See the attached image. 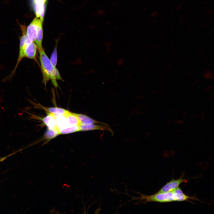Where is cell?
<instances>
[{
    "instance_id": "cell-1",
    "label": "cell",
    "mask_w": 214,
    "mask_h": 214,
    "mask_svg": "<svg viewBox=\"0 0 214 214\" xmlns=\"http://www.w3.org/2000/svg\"><path fill=\"white\" fill-rule=\"evenodd\" d=\"M140 195L139 197H132V200H138L139 204L154 202L167 203L175 201H190V199L199 200L193 197L189 196L178 187L174 191L163 193L156 192L151 195H146L137 192Z\"/></svg>"
},
{
    "instance_id": "cell-11",
    "label": "cell",
    "mask_w": 214,
    "mask_h": 214,
    "mask_svg": "<svg viewBox=\"0 0 214 214\" xmlns=\"http://www.w3.org/2000/svg\"><path fill=\"white\" fill-rule=\"evenodd\" d=\"M43 108L44 110L48 112L56 115H65L68 111L64 109L57 107H43Z\"/></svg>"
},
{
    "instance_id": "cell-15",
    "label": "cell",
    "mask_w": 214,
    "mask_h": 214,
    "mask_svg": "<svg viewBox=\"0 0 214 214\" xmlns=\"http://www.w3.org/2000/svg\"><path fill=\"white\" fill-rule=\"evenodd\" d=\"M57 48L56 47V46L51 55L50 59L53 65L55 67H56L57 64Z\"/></svg>"
},
{
    "instance_id": "cell-5",
    "label": "cell",
    "mask_w": 214,
    "mask_h": 214,
    "mask_svg": "<svg viewBox=\"0 0 214 214\" xmlns=\"http://www.w3.org/2000/svg\"><path fill=\"white\" fill-rule=\"evenodd\" d=\"M183 174L178 179L174 178L170 180L164 185L157 192L163 193L174 191L179 187V185L183 182H187V180L183 178Z\"/></svg>"
},
{
    "instance_id": "cell-18",
    "label": "cell",
    "mask_w": 214,
    "mask_h": 214,
    "mask_svg": "<svg viewBox=\"0 0 214 214\" xmlns=\"http://www.w3.org/2000/svg\"><path fill=\"white\" fill-rule=\"evenodd\" d=\"M123 62V61H122V59L121 60H121L119 61L118 62V64L119 65L120 63V65L122 64H122Z\"/></svg>"
},
{
    "instance_id": "cell-8",
    "label": "cell",
    "mask_w": 214,
    "mask_h": 214,
    "mask_svg": "<svg viewBox=\"0 0 214 214\" xmlns=\"http://www.w3.org/2000/svg\"><path fill=\"white\" fill-rule=\"evenodd\" d=\"M41 120L48 129L59 131L57 125L56 115L48 112L47 115Z\"/></svg>"
},
{
    "instance_id": "cell-17",
    "label": "cell",
    "mask_w": 214,
    "mask_h": 214,
    "mask_svg": "<svg viewBox=\"0 0 214 214\" xmlns=\"http://www.w3.org/2000/svg\"><path fill=\"white\" fill-rule=\"evenodd\" d=\"M174 122L176 123H177L178 124H183L184 123V121L182 120H175L174 121Z\"/></svg>"
},
{
    "instance_id": "cell-9",
    "label": "cell",
    "mask_w": 214,
    "mask_h": 214,
    "mask_svg": "<svg viewBox=\"0 0 214 214\" xmlns=\"http://www.w3.org/2000/svg\"><path fill=\"white\" fill-rule=\"evenodd\" d=\"M75 114L79 120L80 124H81L88 125L96 123L103 124H106L96 121L84 114Z\"/></svg>"
},
{
    "instance_id": "cell-4",
    "label": "cell",
    "mask_w": 214,
    "mask_h": 214,
    "mask_svg": "<svg viewBox=\"0 0 214 214\" xmlns=\"http://www.w3.org/2000/svg\"><path fill=\"white\" fill-rule=\"evenodd\" d=\"M22 35L20 38L19 53L17 63L15 68L10 74L7 77V80L10 79L13 76L21 60L24 58L23 54L24 48L25 45L29 38L26 34V32L24 31L22 32Z\"/></svg>"
},
{
    "instance_id": "cell-3",
    "label": "cell",
    "mask_w": 214,
    "mask_h": 214,
    "mask_svg": "<svg viewBox=\"0 0 214 214\" xmlns=\"http://www.w3.org/2000/svg\"><path fill=\"white\" fill-rule=\"evenodd\" d=\"M43 22L40 19L35 18L26 29L28 37L31 41L35 43L38 51L43 48L42 46Z\"/></svg>"
},
{
    "instance_id": "cell-14",
    "label": "cell",
    "mask_w": 214,
    "mask_h": 214,
    "mask_svg": "<svg viewBox=\"0 0 214 214\" xmlns=\"http://www.w3.org/2000/svg\"><path fill=\"white\" fill-rule=\"evenodd\" d=\"M59 134H60L59 131L58 130L48 129L45 133L44 138L47 140H50L55 138Z\"/></svg>"
},
{
    "instance_id": "cell-6",
    "label": "cell",
    "mask_w": 214,
    "mask_h": 214,
    "mask_svg": "<svg viewBox=\"0 0 214 214\" xmlns=\"http://www.w3.org/2000/svg\"><path fill=\"white\" fill-rule=\"evenodd\" d=\"M37 46L34 42L31 41L29 39L24 48V58L33 59L37 61L36 56Z\"/></svg>"
},
{
    "instance_id": "cell-13",
    "label": "cell",
    "mask_w": 214,
    "mask_h": 214,
    "mask_svg": "<svg viewBox=\"0 0 214 214\" xmlns=\"http://www.w3.org/2000/svg\"><path fill=\"white\" fill-rule=\"evenodd\" d=\"M60 134H65L80 131L79 125L59 129Z\"/></svg>"
},
{
    "instance_id": "cell-16",
    "label": "cell",
    "mask_w": 214,
    "mask_h": 214,
    "mask_svg": "<svg viewBox=\"0 0 214 214\" xmlns=\"http://www.w3.org/2000/svg\"><path fill=\"white\" fill-rule=\"evenodd\" d=\"M16 152H13V153H12L10 154H9L7 155H6L4 157L0 158V163L3 161L5 159L7 158L12 156V155H14Z\"/></svg>"
},
{
    "instance_id": "cell-2",
    "label": "cell",
    "mask_w": 214,
    "mask_h": 214,
    "mask_svg": "<svg viewBox=\"0 0 214 214\" xmlns=\"http://www.w3.org/2000/svg\"><path fill=\"white\" fill-rule=\"evenodd\" d=\"M38 51L43 75V83L46 86L47 83L51 80L53 84L56 88L58 86L57 80H62L60 74L56 67L54 66L51 62L44 49L43 48Z\"/></svg>"
},
{
    "instance_id": "cell-7",
    "label": "cell",
    "mask_w": 214,
    "mask_h": 214,
    "mask_svg": "<svg viewBox=\"0 0 214 214\" xmlns=\"http://www.w3.org/2000/svg\"><path fill=\"white\" fill-rule=\"evenodd\" d=\"M80 131H87L94 130H108L110 131L112 134L113 132L107 124H92L88 125H84L80 124L79 125Z\"/></svg>"
},
{
    "instance_id": "cell-10",
    "label": "cell",
    "mask_w": 214,
    "mask_h": 214,
    "mask_svg": "<svg viewBox=\"0 0 214 214\" xmlns=\"http://www.w3.org/2000/svg\"><path fill=\"white\" fill-rule=\"evenodd\" d=\"M65 115L69 127L79 125L80 124L79 120L75 113L68 111Z\"/></svg>"
},
{
    "instance_id": "cell-12",
    "label": "cell",
    "mask_w": 214,
    "mask_h": 214,
    "mask_svg": "<svg viewBox=\"0 0 214 214\" xmlns=\"http://www.w3.org/2000/svg\"><path fill=\"white\" fill-rule=\"evenodd\" d=\"M57 125L59 129L69 127L65 115H56Z\"/></svg>"
}]
</instances>
